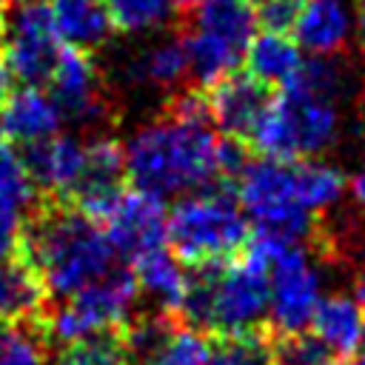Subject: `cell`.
Here are the masks:
<instances>
[{
	"mask_svg": "<svg viewBox=\"0 0 365 365\" xmlns=\"http://www.w3.org/2000/svg\"><path fill=\"white\" fill-rule=\"evenodd\" d=\"M211 125L205 94H177L163 117L125 140L123 157L131 185L154 197H177L214 182L220 177V137Z\"/></svg>",
	"mask_w": 365,
	"mask_h": 365,
	"instance_id": "cell-1",
	"label": "cell"
},
{
	"mask_svg": "<svg viewBox=\"0 0 365 365\" xmlns=\"http://www.w3.org/2000/svg\"><path fill=\"white\" fill-rule=\"evenodd\" d=\"M23 259L40 274L48 294L71 297L117 268V248L97 220L71 208H46L23 228Z\"/></svg>",
	"mask_w": 365,
	"mask_h": 365,
	"instance_id": "cell-2",
	"label": "cell"
},
{
	"mask_svg": "<svg viewBox=\"0 0 365 365\" xmlns=\"http://www.w3.org/2000/svg\"><path fill=\"white\" fill-rule=\"evenodd\" d=\"M251 237V225L240 202L222 188L188 191L165 222V240L180 262L194 268L217 265L242 251Z\"/></svg>",
	"mask_w": 365,
	"mask_h": 365,
	"instance_id": "cell-3",
	"label": "cell"
},
{
	"mask_svg": "<svg viewBox=\"0 0 365 365\" xmlns=\"http://www.w3.org/2000/svg\"><path fill=\"white\" fill-rule=\"evenodd\" d=\"M339 137V108L331 100L282 86L259 117L251 145L262 157L305 160L328 151Z\"/></svg>",
	"mask_w": 365,
	"mask_h": 365,
	"instance_id": "cell-4",
	"label": "cell"
},
{
	"mask_svg": "<svg viewBox=\"0 0 365 365\" xmlns=\"http://www.w3.org/2000/svg\"><path fill=\"white\" fill-rule=\"evenodd\" d=\"M234 188H237V202L257 222L259 231H268L274 237L308 242L317 234L319 214L302 208L294 197V174L288 160H274V157H248L242 168L234 174Z\"/></svg>",
	"mask_w": 365,
	"mask_h": 365,
	"instance_id": "cell-5",
	"label": "cell"
},
{
	"mask_svg": "<svg viewBox=\"0 0 365 365\" xmlns=\"http://www.w3.org/2000/svg\"><path fill=\"white\" fill-rule=\"evenodd\" d=\"M137 297L140 288L134 274L114 268L106 277L94 279L91 285L74 291L68 302L51 308L43 319V331L48 339L60 345L77 342L100 331H111L114 325H123L131 317Z\"/></svg>",
	"mask_w": 365,
	"mask_h": 365,
	"instance_id": "cell-6",
	"label": "cell"
},
{
	"mask_svg": "<svg viewBox=\"0 0 365 365\" xmlns=\"http://www.w3.org/2000/svg\"><path fill=\"white\" fill-rule=\"evenodd\" d=\"M268 240H271V254H268L271 297H268L265 325L274 334L305 331L319 302V285H322L319 271L311 259V251L302 242H291L274 234H268Z\"/></svg>",
	"mask_w": 365,
	"mask_h": 365,
	"instance_id": "cell-7",
	"label": "cell"
},
{
	"mask_svg": "<svg viewBox=\"0 0 365 365\" xmlns=\"http://www.w3.org/2000/svg\"><path fill=\"white\" fill-rule=\"evenodd\" d=\"M3 66L23 86H40L60 51V37L54 31L51 9L43 0H20L6 20L3 37Z\"/></svg>",
	"mask_w": 365,
	"mask_h": 365,
	"instance_id": "cell-8",
	"label": "cell"
},
{
	"mask_svg": "<svg viewBox=\"0 0 365 365\" xmlns=\"http://www.w3.org/2000/svg\"><path fill=\"white\" fill-rule=\"evenodd\" d=\"M123 177H125V157L123 145L108 134H94L86 140V168L71 191V205L86 217L106 222L114 211L117 200L123 197Z\"/></svg>",
	"mask_w": 365,
	"mask_h": 365,
	"instance_id": "cell-9",
	"label": "cell"
},
{
	"mask_svg": "<svg viewBox=\"0 0 365 365\" xmlns=\"http://www.w3.org/2000/svg\"><path fill=\"white\" fill-rule=\"evenodd\" d=\"M48 83L66 120H74L80 125H97L108 114L100 91V74L88 51L60 46L57 60L48 71Z\"/></svg>",
	"mask_w": 365,
	"mask_h": 365,
	"instance_id": "cell-10",
	"label": "cell"
},
{
	"mask_svg": "<svg viewBox=\"0 0 365 365\" xmlns=\"http://www.w3.org/2000/svg\"><path fill=\"white\" fill-rule=\"evenodd\" d=\"M165 222H168V211L163 205V197L134 188L131 194L123 191L114 211L106 217V231L120 257L137 259L145 251L163 248Z\"/></svg>",
	"mask_w": 365,
	"mask_h": 365,
	"instance_id": "cell-11",
	"label": "cell"
},
{
	"mask_svg": "<svg viewBox=\"0 0 365 365\" xmlns=\"http://www.w3.org/2000/svg\"><path fill=\"white\" fill-rule=\"evenodd\" d=\"M211 91L205 94L208 103V114L211 123L234 140H251L259 117L265 114L268 103L274 100L271 88L265 83H259L257 77L245 74H228L222 80H217L214 86H208Z\"/></svg>",
	"mask_w": 365,
	"mask_h": 365,
	"instance_id": "cell-12",
	"label": "cell"
},
{
	"mask_svg": "<svg viewBox=\"0 0 365 365\" xmlns=\"http://www.w3.org/2000/svg\"><path fill=\"white\" fill-rule=\"evenodd\" d=\"M354 34V6L348 0H302L291 26L297 46L314 57H336Z\"/></svg>",
	"mask_w": 365,
	"mask_h": 365,
	"instance_id": "cell-13",
	"label": "cell"
},
{
	"mask_svg": "<svg viewBox=\"0 0 365 365\" xmlns=\"http://www.w3.org/2000/svg\"><path fill=\"white\" fill-rule=\"evenodd\" d=\"M66 123L60 103L40 86L11 88L0 100V131L14 143H40L60 131Z\"/></svg>",
	"mask_w": 365,
	"mask_h": 365,
	"instance_id": "cell-14",
	"label": "cell"
},
{
	"mask_svg": "<svg viewBox=\"0 0 365 365\" xmlns=\"http://www.w3.org/2000/svg\"><path fill=\"white\" fill-rule=\"evenodd\" d=\"M23 157L37 188H46L57 197H71L86 168V140L57 131L40 143H31Z\"/></svg>",
	"mask_w": 365,
	"mask_h": 365,
	"instance_id": "cell-15",
	"label": "cell"
},
{
	"mask_svg": "<svg viewBox=\"0 0 365 365\" xmlns=\"http://www.w3.org/2000/svg\"><path fill=\"white\" fill-rule=\"evenodd\" d=\"M131 274L137 279L140 294L148 297L157 305V311H165L174 317L180 314L182 299H185V288H188V274L174 254H168L163 248L145 251L134 259Z\"/></svg>",
	"mask_w": 365,
	"mask_h": 365,
	"instance_id": "cell-16",
	"label": "cell"
},
{
	"mask_svg": "<svg viewBox=\"0 0 365 365\" xmlns=\"http://www.w3.org/2000/svg\"><path fill=\"white\" fill-rule=\"evenodd\" d=\"M54 31L63 46L91 51L106 43L111 34V20L103 0H51Z\"/></svg>",
	"mask_w": 365,
	"mask_h": 365,
	"instance_id": "cell-17",
	"label": "cell"
},
{
	"mask_svg": "<svg viewBox=\"0 0 365 365\" xmlns=\"http://www.w3.org/2000/svg\"><path fill=\"white\" fill-rule=\"evenodd\" d=\"M46 285L40 274L20 257L0 262V319L31 322L40 319L46 305Z\"/></svg>",
	"mask_w": 365,
	"mask_h": 365,
	"instance_id": "cell-18",
	"label": "cell"
},
{
	"mask_svg": "<svg viewBox=\"0 0 365 365\" xmlns=\"http://www.w3.org/2000/svg\"><path fill=\"white\" fill-rule=\"evenodd\" d=\"M242 60H245L248 74L271 88V86H285L294 77V71L302 63V48L288 31L262 29L259 34L251 37Z\"/></svg>",
	"mask_w": 365,
	"mask_h": 365,
	"instance_id": "cell-19",
	"label": "cell"
},
{
	"mask_svg": "<svg viewBox=\"0 0 365 365\" xmlns=\"http://www.w3.org/2000/svg\"><path fill=\"white\" fill-rule=\"evenodd\" d=\"M362 322H365V308L356 299L345 294H331V297H319L308 328L334 351L351 356L359 348Z\"/></svg>",
	"mask_w": 365,
	"mask_h": 365,
	"instance_id": "cell-20",
	"label": "cell"
},
{
	"mask_svg": "<svg viewBox=\"0 0 365 365\" xmlns=\"http://www.w3.org/2000/svg\"><path fill=\"white\" fill-rule=\"evenodd\" d=\"M191 29L211 34L245 54L251 37L257 34V11L248 0H202L194 11Z\"/></svg>",
	"mask_w": 365,
	"mask_h": 365,
	"instance_id": "cell-21",
	"label": "cell"
},
{
	"mask_svg": "<svg viewBox=\"0 0 365 365\" xmlns=\"http://www.w3.org/2000/svg\"><path fill=\"white\" fill-rule=\"evenodd\" d=\"M291 174H294V197L302 208L322 214L342 200L345 191L342 168L325 160L305 157V160H291Z\"/></svg>",
	"mask_w": 365,
	"mask_h": 365,
	"instance_id": "cell-22",
	"label": "cell"
},
{
	"mask_svg": "<svg viewBox=\"0 0 365 365\" xmlns=\"http://www.w3.org/2000/svg\"><path fill=\"white\" fill-rule=\"evenodd\" d=\"M131 77L143 86L154 88H177L188 77L185 43L180 37H165L145 46L131 60Z\"/></svg>",
	"mask_w": 365,
	"mask_h": 365,
	"instance_id": "cell-23",
	"label": "cell"
},
{
	"mask_svg": "<svg viewBox=\"0 0 365 365\" xmlns=\"http://www.w3.org/2000/svg\"><path fill=\"white\" fill-rule=\"evenodd\" d=\"M182 43H185V57H188V77L200 86H214L217 80L234 74L237 66L242 63V51L197 29H191Z\"/></svg>",
	"mask_w": 365,
	"mask_h": 365,
	"instance_id": "cell-24",
	"label": "cell"
},
{
	"mask_svg": "<svg viewBox=\"0 0 365 365\" xmlns=\"http://www.w3.org/2000/svg\"><path fill=\"white\" fill-rule=\"evenodd\" d=\"M174 328H177L174 314H165V311L131 314V317L123 322L120 345H123V351L131 354L137 362H151Z\"/></svg>",
	"mask_w": 365,
	"mask_h": 365,
	"instance_id": "cell-25",
	"label": "cell"
},
{
	"mask_svg": "<svg viewBox=\"0 0 365 365\" xmlns=\"http://www.w3.org/2000/svg\"><path fill=\"white\" fill-rule=\"evenodd\" d=\"M271 356L274 365H348V356L334 351L308 328L294 334L271 331Z\"/></svg>",
	"mask_w": 365,
	"mask_h": 365,
	"instance_id": "cell-26",
	"label": "cell"
},
{
	"mask_svg": "<svg viewBox=\"0 0 365 365\" xmlns=\"http://www.w3.org/2000/svg\"><path fill=\"white\" fill-rule=\"evenodd\" d=\"M208 365H274L271 328L262 325V328H254V331L220 334V339L211 342Z\"/></svg>",
	"mask_w": 365,
	"mask_h": 365,
	"instance_id": "cell-27",
	"label": "cell"
},
{
	"mask_svg": "<svg viewBox=\"0 0 365 365\" xmlns=\"http://www.w3.org/2000/svg\"><path fill=\"white\" fill-rule=\"evenodd\" d=\"M111 29L123 34H145L163 29L174 14V0H103Z\"/></svg>",
	"mask_w": 365,
	"mask_h": 365,
	"instance_id": "cell-28",
	"label": "cell"
},
{
	"mask_svg": "<svg viewBox=\"0 0 365 365\" xmlns=\"http://www.w3.org/2000/svg\"><path fill=\"white\" fill-rule=\"evenodd\" d=\"M34 191L37 185L29 174L23 151H17L9 140H0V200L26 208L34 202Z\"/></svg>",
	"mask_w": 365,
	"mask_h": 365,
	"instance_id": "cell-29",
	"label": "cell"
},
{
	"mask_svg": "<svg viewBox=\"0 0 365 365\" xmlns=\"http://www.w3.org/2000/svg\"><path fill=\"white\" fill-rule=\"evenodd\" d=\"M211 339L200 328H174L148 365H208Z\"/></svg>",
	"mask_w": 365,
	"mask_h": 365,
	"instance_id": "cell-30",
	"label": "cell"
},
{
	"mask_svg": "<svg viewBox=\"0 0 365 365\" xmlns=\"http://www.w3.org/2000/svg\"><path fill=\"white\" fill-rule=\"evenodd\" d=\"M0 365H48L46 336L34 322H17L0 334Z\"/></svg>",
	"mask_w": 365,
	"mask_h": 365,
	"instance_id": "cell-31",
	"label": "cell"
},
{
	"mask_svg": "<svg viewBox=\"0 0 365 365\" xmlns=\"http://www.w3.org/2000/svg\"><path fill=\"white\" fill-rule=\"evenodd\" d=\"M123 356L125 351L120 345V336H114L111 331H100L63 345L54 365H123Z\"/></svg>",
	"mask_w": 365,
	"mask_h": 365,
	"instance_id": "cell-32",
	"label": "cell"
},
{
	"mask_svg": "<svg viewBox=\"0 0 365 365\" xmlns=\"http://www.w3.org/2000/svg\"><path fill=\"white\" fill-rule=\"evenodd\" d=\"M23 208L14 202L0 200V262L17 257L20 242H23Z\"/></svg>",
	"mask_w": 365,
	"mask_h": 365,
	"instance_id": "cell-33",
	"label": "cell"
},
{
	"mask_svg": "<svg viewBox=\"0 0 365 365\" xmlns=\"http://www.w3.org/2000/svg\"><path fill=\"white\" fill-rule=\"evenodd\" d=\"M299 0H259L257 11V26H262L265 31H288L294 26Z\"/></svg>",
	"mask_w": 365,
	"mask_h": 365,
	"instance_id": "cell-34",
	"label": "cell"
},
{
	"mask_svg": "<svg viewBox=\"0 0 365 365\" xmlns=\"http://www.w3.org/2000/svg\"><path fill=\"white\" fill-rule=\"evenodd\" d=\"M354 34L365 51V0H356V6H354Z\"/></svg>",
	"mask_w": 365,
	"mask_h": 365,
	"instance_id": "cell-35",
	"label": "cell"
},
{
	"mask_svg": "<svg viewBox=\"0 0 365 365\" xmlns=\"http://www.w3.org/2000/svg\"><path fill=\"white\" fill-rule=\"evenodd\" d=\"M351 194H354V202L362 208V214H365V168H359L356 174H354V180H351Z\"/></svg>",
	"mask_w": 365,
	"mask_h": 365,
	"instance_id": "cell-36",
	"label": "cell"
},
{
	"mask_svg": "<svg viewBox=\"0 0 365 365\" xmlns=\"http://www.w3.org/2000/svg\"><path fill=\"white\" fill-rule=\"evenodd\" d=\"M354 294H356L354 299L365 308V262L356 268V277H354Z\"/></svg>",
	"mask_w": 365,
	"mask_h": 365,
	"instance_id": "cell-37",
	"label": "cell"
},
{
	"mask_svg": "<svg viewBox=\"0 0 365 365\" xmlns=\"http://www.w3.org/2000/svg\"><path fill=\"white\" fill-rule=\"evenodd\" d=\"M6 20H9V11H6V0H0V46H3V37H6Z\"/></svg>",
	"mask_w": 365,
	"mask_h": 365,
	"instance_id": "cell-38",
	"label": "cell"
},
{
	"mask_svg": "<svg viewBox=\"0 0 365 365\" xmlns=\"http://www.w3.org/2000/svg\"><path fill=\"white\" fill-rule=\"evenodd\" d=\"M202 0H174V6H180V9H197Z\"/></svg>",
	"mask_w": 365,
	"mask_h": 365,
	"instance_id": "cell-39",
	"label": "cell"
},
{
	"mask_svg": "<svg viewBox=\"0 0 365 365\" xmlns=\"http://www.w3.org/2000/svg\"><path fill=\"white\" fill-rule=\"evenodd\" d=\"M348 365H365V354H362V356H354Z\"/></svg>",
	"mask_w": 365,
	"mask_h": 365,
	"instance_id": "cell-40",
	"label": "cell"
},
{
	"mask_svg": "<svg viewBox=\"0 0 365 365\" xmlns=\"http://www.w3.org/2000/svg\"><path fill=\"white\" fill-rule=\"evenodd\" d=\"M359 345L365 348V322H362V339H359Z\"/></svg>",
	"mask_w": 365,
	"mask_h": 365,
	"instance_id": "cell-41",
	"label": "cell"
},
{
	"mask_svg": "<svg viewBox=\"0 0 365 365\" xmlns=\"http://www.w3.org/2000/svg\"><path fill=\"white\" fill-rule=\"evenodd\" d=\"M248 3H259V0H248Z\"/></svg>",
	"mask_w": 365,
	"mask_h": 365,
	"instance_id": "cell-42",
	"label": "cell"
},
{
	"mask_svg": "<svg viewBox=\"0 0 365 365\" xmlns=\"http://www.w3.org/2000/svg\"><path fill=\"white\" fill-rule=\"evenodd\" d=\"M17 3H20V0H17Z\"/></svg>",
	"mask_w": 365,
	"mask_h": 365,
	"instance_id": "cell-43",
	"label": "cell"
},
{
	"mask_svg": "<svg viewBox=\"0 0 365 365\" xmlns=\"http://www.w3.org/2000/svg\"><path fill=\"white\" fill-rule=\"evenodd\" d=\"M0 334H3V331H0Z\"/></svg>",
	"mask_w": 365,
	"mask_h": 365,
	"instance_id": "cell-44",
	"label": "cell"
}]
</instances>
